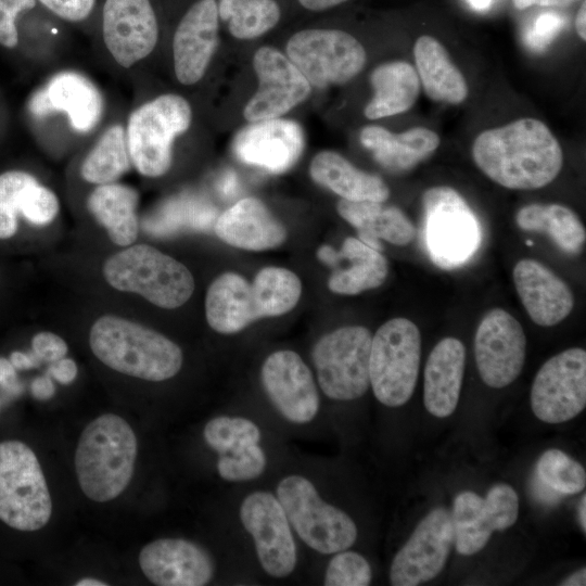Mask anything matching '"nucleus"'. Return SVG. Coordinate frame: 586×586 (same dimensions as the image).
Listing matches in <instances>:
<instances>
[{"label":"nucleus","instance_id":"nucleus-1","mask_svg":"<svg viewBox=\"0 0 586 586\" xmlns=\"http://www.w3.org/2000/svg\"><path fill=\"white\" fill-rule=\"evenodd\" d=\"M476 166L493 181L513 190L549 184L563 165V152L550 129L525 117L481 132L472 145Z\"/></svg>","mask_w":586,"mask_h":586},{"label":"nucleus","instance_id":"nucleus-2","mask_svg":"<svg viewBox=\"0 0 586 586\" xmlns=\"http://www.w3.org/2000/svg\"><path fill=\"white\" fill-rule=\"evenodd\" d=\"M138 443L130 424L118 415L104 413L81 432L74 464L81 492L92 501L107 502L129 485Z\"/></svg>","mask_w":586,"mask_h":586},{"label":"nucleus","instance_id":"nucleus-3","mask_svg":"<svg viewBox=\"0 0 586 586\" xmlns=\"http://www.w3.org/2000/svg\"><path fill=\"white\" fill-rule=\"evenodd\" d=\"M89 343L94 356L109 368L146 381L171 379L183 361L180 347L171 340L112 315L102 316L92 324Z\"/></svg>","mask_w":586,"mask_h":586},{"label":"nucleus","instance_id":"nucleus-4","mask_svg":"<svg viewBox=\"0 0 586 586\" xmlns=\"http://www.w3.org/2000/svg\"><path fill=\"white\" fill-rule=\"evenodd\" d=\"M103 275L114 289L138 293L168 309L183 305L194 291V279L183 264L146 244L132 245L107 258Z\"/></svg>","mask_w":586,"mask_h":586},{"label":"nucleus","instance_id":"nucleus-5","mask_svg":"<svg viewBox=\"0 0 586 586\" xmlns=\"http://www.w3.org/2000/svg\"><path fill=\"white\" fill-rule=\"evenodd\" d=\"M279 499L295 535L310 549L333 555L352 547L358 536L354 520L327 502L305 475L289 474L276 486Z\"/></svg>","mask_w":586,"mask_h":586},{"label":"nucleus","instance_id":"nucleus-6","mask_svg":"<svg viewBox=\"0 0 586 586\" xmlns=\"http://www.w3.org/2000/svg\"><path fill=\"white\" fill-rule=\"evenodd\" d=\"M52 498L35 451L24 442L0 443V521L9 527L34 532L52 515Z\"/></svg>","mask_w":586,"mask_h":586},{"label":"nucleus","instance_id":"nucleus-7","mask_svg":"<svg viewBox=\"0 0 586 586\" xmlns=\"http://www.w3.org/2000/svg\"><path fill=\"white\" fill-rule=\"evenodd\" d=\"M188 101L175 93L156 97L137 107L126 126L131 164L142 176L160 177L171 164L174 140L190 126Z\"/></svg>","mask_w":586,"mask_h":586},{"label":"nucleus","instance_id":"nucleus-8","mask_svg":"<svg viewBox=\"0 0 586 586\" xmlns=\"http://www.w3.org/2000/svg\"><path fill=\"white\" fill-rule=\"evenodd\" d=\"M421 357V335L407 318H393L372 336L369 378L375 398L387 407L406 404L413 394Z\"/></svg>","mask_w":586,"mask_h":586},{"label":"nucleus","instance_id":"nucleus-9","mask_svg":"<svg viewBox=\"0 0 586 586\" xmlns=\"http://www.w3.org/2000/svg\"><path fill=\"white\" fill-rule=\"evenodd\" d=\"M424 238L435 265L453 269L464 264L481 243L479 221L464 199L450 187H433L422 195Z\"/></svg>","mask_w":586,"mask_h":586},{"label":"nucleus","instance_id":"nucleus-10","mask_svg":"<svg viewBox=\"0 0 586 586\" xmlns=\"http://www.w3.org/2000/svg\"><path fill=\"white\" fill-rule=\"evenodd\" d=\"M372 335L362 326H348L321 336L311 358L322 393L333 400H354L370 386L369 359Z\"/></svg>","mask_w":586,"mask_h":586},{"label":"nucleus","instance_id":"nucleus-11","mask_svg":"<svg viewBox=\"0 0 586 586\" xmlns=\"http://www.w3.org/2000/svg\"><path fill=\"white\" fill-rule=\"evenodd\" d=\"M286 53L307 81L317 88L349 81L367 61L361 43L339 29L298 31L289 39Z\"/></svg>","mask_w":586,"mask_h":586},{"label":"nucleus","instance_id":"nucleus-12","mask_svg":"<svg viewBox=\"0 0 586 586\" xmlns=\"http://www.w3.org/2000/svg\"><path fill=\"white\" fill-rule=\"evenodd\" d=\"M240 522L253 540L258 562L272 578L290 576L297 548L290 521L277 496L268 491L247 494L239 509Z\"/></svg>","mask_w":586,"mask_h":586},{"label":"nucleus","instance_id":"nucleus-13","mask_svg":"<svg viewBox=\"0 0 586 586\" xmlns=\"http://www.w3.org/2000/svg\"><path fill=\"white\" fill-rule=\"evenodd\" d=\"M531 408L537 419L557 424L579 415L586 406V352L565 349L537 371L531 388Z\"/></svg>","mask_w":586,"mask_h":586},{"label":"nucleus","instance_id":"nucleus-14","mask_svg":"<svg viewBox=\"0 0 586 586\" xmlns=\"http://www.w3.org/2000/svg\"><path fill=\"white\" fill-rule=\"evenodd\" d=\"M519 508L515 489L506 483L493 485L486 497L471 491L457 494L450 513L457 551L462 556L481 551L493 532H502L517 522Z\"/></svg>","mask_w":586,"mask_h":586},{"label":"nucleus","instance_id":"nucleus-15","mask_svg":"<svg viewBox=\"0 0 586 586\" xmlns=\"http://www.w3.org/2000/svg\"><path fill=\"white\" fill-rule=\"evenodd\" d=\"M454 545L450 512L437 507L416 526L390 566L393 586H417L435 578L444 569Z\"/></svg>","mask_w":586,"mask_h":586},{"label":"nucleus","instance_id":"nucleus-16","mask_svg":"<svg viewBox=\"0 0 586 586\" xmlns=\"http://www.w3.org/2000/svg\"><path fill=\"white\" fill-rule=\"evenodd\" d=\"M526 356V337L520 322L501 308L489 310L474 337V358L482 381L502 388L521 373Z\"/></svg>","mask_w":586,"mask_h":586},{"label":"nucleus","instance_id":"nucleus-17","mask_svg":"<svg viewBox=\"0 0 586 586\" xmlns=\"http://www.w3.org/2000/svg\"><path fill=\"white\" fill-rule=\"evenodd\" d=\"M260 380L269 402L288 422L302 425L317 417L320 408L317 384L297 353L290 349L271 353L262 366Z\"/></svg>","mask_w":586,"mask_h":586},{"label":"nucleus","instance_id":"nucleus-18","mask_svg":"<svg viewBox=\"0 0 586 586\" xmlns=\"http://www.w3.org/2000/svg\"><path fill=\"white\" fill-rule=\"evenodd\" d=\"M253 65L259 82L243 111L250 123L278 118L309 95L310 84L280 51L262 47Z\"/></svg>","mask_w":586,"mask_h":586},{"label":"nucleus","instance_id":"nucleus-19","mask_svg":"<svg viewBox=\"0 0 586 586\" xmlns=\"http://www.w3.org/2000/svg\"><path fill=\"white\" fill-rule=\"evenodd\" d=\"M102 36L114 61L129 68L155 48L158 25L150 0H105Z\"/></svg>","mask_w":586,"mask_h":586},{"label":"nucleus","instance_id":"nucleus-20","mask_svg":"<svg viewBox=\"0 0 586 586\" xmlns=\"http://www.w3.org/2000/svg\"><path fill=\"white\" fill-rule=\"evenodd\" d=\"M143 575L157 586H204L215 574V561L201 545L184 538H158L139 552Z\"/></svg>","mask_w":586,"mask_h":586},{"label":"nucleus","instance_id":"nucleus-21","mask_svg":"<svg viewBox=\"0 0 586 586\" xmlns=\"http://www.w3.org/2000/svg\"><path fill=\"white\" fill-rule=\"evenodd\" d=\"M303 149L301 126L280 118L256 122L239 131L233 140V151L240 161L272 174L290 169Z\"/></svg>","mask_w":586,"mask_h":586},{"label":"nucleus","instance_id":"nucleus-22","mask_svg":"<svg viewBox=\"0 0 586 586\" xmlns=\"http://www.w3.org/2000/svg\"><path fill=\"white\" fill-rule=\"evenodd\" d=\"M218 43V4L199 0L179 22L173 40L175 74L193 85L204 76Z\"/></svg>","mask_w":586,"mask_h":586},{"label":"nucleus","instance_id":"nucleus-23","mask_svg":"<svg viewBox=\"0 0 586 586\" xmlns=\"http://www.w3.org/2000/svg\"><path fill=\"white\" fill-rule=\"evenodd\" d=\"M513 282L526 313L538 326H556L573 309L574 296L569 285L535 259L517 263Z\"/></svg>","mask_w":586,"mask_h":586},{"label":"nucleus","instance_id":"nucleus-24","mask_svg":"<svg viewBox=\"0 0 586 586\" xmlns=\"http://www.w3.org/2000/svg\"><path fill=\"white\" fill-rule=\"evenodd\" d=\"M29 110L39 117L54 111L64 112L75 130L88 132L101 118L102 99L95 86L85 76L64 72L52 77L43 89L33 95Z\"/></svg>","mask_w":586,"mask_h":586},{"label":"nucleus","instance_id":"nucleus-25","mask_svg":"<svg viewBox=\"0 0 586 586\" xmlns=\"http://www.w3.org/2000/svg\"><path fill=\"white\" fill-rule=\"evenodd\" d=\"M466 366V347L456 337L441 340L431 351L423 381V404L436 418H446L457 408Z\"/></svg>","mask_w":586,"mask_h":586},{"label":"nucleus","instance_id":"nucleus-26","mask_svg":"<svg viewBox=\"0 0 586 586\" xmlns=\"http://www.w3.org/2000/svg\"><path fill=\"white\" fill-rule=\"evenodd\" d=\"M215 233L234 247L263 251L279 246L285 228L255 198H245L225 211L215 222Z\"/></svg>","mask_w":586,"mask_h":586},{"label":"nucleus","instance_id":"nucleus-27","mask_svg":"<svg viewBox=\"0 0 586 586\" xmlns=\"http://www.w3.org/2000/svg\"><path fill=\"white\" fill-rule=\"evenodd\" d=\"M360 142L384 168L405 171L431 155L438 148L441 139L436 132L424 127L393 133L380 126H366L360 132Z\"/></svg>","mask_w":586,"mask_h":586},{"label":"nucleus","instance_id":"nucleus-28","mask_svg":"<svg viewBox=\"0 0 586 586\" xmlns=\"http://www.w3.org/2000/svg\"><path fill=\"white\" fill-rule=\"evenodd\" d=\"M205 314L211 328L219 333L241 331L259 319L252 284L234 272H225L209 285Z\"/></svg>","mask_w":586,"mask_h":586},{"label":"nucleus","instance_id":"nucleus-29","mask_svg":"<svg viewBox=\"0 0 586 586\" xmlns=\"http://www.w3.org/2000/svg\"><path fill=\"white\" fill-rule=\"evenodd\" d=\"M336 208L340 216L358 230L359 240L375 250L381 249L379 239L394 245H406L415 238L413 224L395 206L341 199Z\"/></svg>","mask_w":586,"mask_h":586},{"label":"nucleus","instance_id":"nucleus-30","mask_svg":"<svg viewBox=\"0 0 586 586\" xmlns=\"http://www.w3.org/2000/svg\"><path fill=\"white\" fill-rule=\"evenodd\" d=\"M335 260L347 263V266H335L328 280L329 289L337 294L355 295L380 286L386 279L388 265L386 258L357 238L344 240L339 252L333 250L327 265Z\"/></svg>","mask_w":586,"mask_h":586},{"label":"nucleus","instance_id":"nucleus-31","mask_svg":"<svg viewBox=\"0 0 586 586\" xmlns=\"http://www.w3.org/2000/svg\"><path fill=\"white\" fill-rule=\"evenodd\" d=\"M419 80L436 102L459 104L468 97V85L446 48L434 37H419L413 47Z\"/></svg>","mask_w":586,"mask_h":586},{"label":"nucleus","instance_id":"nucleus-32","mask_svg":"<svg viewBox=\"0 0 586 586\" xmlns=\"http://www.w3.org/2000/svg\"><path fill=\"white\" fill-rule=\"evenodd\" d=\"M309 171L317 183L347 201L383 203L390 195L388 187L380 177L359 170L333 151L318 153L311 161Z\"/></svg>","mask_w":586,"mask_h":586},{"label":"nucleus","instance_id":"nucleus-33","mask_svg":"<svg viewBox=\"0 0 586 586\" xmlns=\"http://www.w3.org/2000/svg\"><path fill=\"white\" fill-rule=\"evenodd\" d=\"M374 95L364 114L369 119L393 116L408 111L420 91V80L415 67L405 61L379 65L370 76Z\"/></svg>","mask_w":586,"mask_h":586},{"label":"nucleus","instance_id":"nucleus-34","mask_svg":"<svg viewBox=\"0 0 586 586\" xmlns=\"http://www.w3.org/2000/svg\"><path fill=\"white\" fill-rule=\"evenodd\" d=\"M138 193L122 183L99 184L88 198V208L119 246L130 245L138 235Z\"/></svg>","mask_w":586,"mask_h":586},{"label":"nucleus","instance_id":"nucleus-35","mask_svg":"<svg viewBox=\"0 0 586 586\" xmlns=\"http://www.w3.org/2000/svg\"><path fill=\"white\" fill-rule=\"evenodd\" d=\"M518 227L547 234L563 252L577 254L586 241V230L578 216L569 207L550 203H533L515 214Z\"/></svg>","mask_w":586,"mask_h":586},{"label":"nucleus","instance_id":"nucleus-36","mask_svg":"<svg viewBox=\"0 0 586 586\" xmlns=\"http://www.w3.org/2000/svg\"><path fill=\"white\" fill-rule=\"evenodd\" d=\"M130 166L126 130L120 125H113L85 157L80 175L89 183L105 184L115 182Z\"/></svg>","mask_w":586,"mask_h":586},{"label":"nucleus","instance_id":"nucleus-37","mask_svg":"<svg viewBox=\"0 0 586 586\" xmlns=\"http://www.w3.org/2000/svg\"><path fill=\"white\" fill-rule=\"evenodd\" d=\"M259 318L280 316L298 302L302 284L292 271L280 267L263 268L252 283Z\"/></svg>","mask_w":586,"mask_h":586},{"label":"nucleus","instance_id":"nucleus-38","mask_svg":"<svg viewBox=\"0 0 586 586\" xmlns=\"http://www.w3.org/2000/svg\"><path fill=\"white\" fill-rule=\"evenodd\" d=\"M280 8L275 0H219L218 16L228 23L229 31L239 39L256 38L280 18Z\"/></svg>","mask_w":586,"mask_h":586},{"label":"nucleus","instance_id":"nucleus-39","mask_svg":"<svg viewBox=\"0 0 586 586\" xmlns=\"http://www.w3.org/2000/svg\"><path fill=\"white\" fill-rule=\"evenodd\" d=\"M203 437L207 446L220 456L260 443L262 431L249 418L218 416L204 425Z\"/></svg>","mask_w":586,"mask_h":586},{"label":"nucleus","instance_id":"nucleus-40","mask_svg":"<svg viewBox=\"0 0 586 586\" xmlns=\"http://www.w3.org/2000/svg\"><path fill=\"white\" fill-rule=\"evenodd\" d=\"M536 476L560 495H574L584 491V467L566 453L551 448L542 454L536 463Z\"/></svg>","mask_w":586,"mask_h":586},{"label":"nucleus","instance_id":"nucleus-41","mask_svg":"<svg viewBox=\"0 0 586 586\" xmlns=\"http://www.w3.org/2000/svg\"><path fill=\"white\" fill-rule=\"evenodd\" d=\"M267 456L262 446L252 444L218 456V475L227 482H246L259 477L266 470Z\"/></svg>","mask_w":586,"mask_h":586},{"label":"nucleus","instance_id":"nucleus-42","mask_svg":"<svg viewBox=\"0 0 586 586\" xmlns=\"http://www.w3.org/2000/svg\"><path fill=\"white\" fill-rule=\"evenodd\" d=\"M372 581V570L360 553L344 549L333 553L323 575L326 586H367Z\"/></svg>","mask_w":586,"mask_h":586},{"label":"nucleus","instance_id":"nucleus-43","mask_svg":"<svg viewBox=\"0 0 586 586\" xmlns=\"http://www.w3.org/2000/svg\"><path fill=\"white\" fill-rule=\"evenodd\" d=\"M59 212V200L48 188L38 181L26 191L20 212L29 222L38 226L49 224Z\"/></svg>","mask_w":586,"mask_h":586},{"label":"nucleus","instance_id":"nucleus-44","mask_svg":"<svg viewBox=\"0 0 586 586\" xmlns=\"http://www.w3.org/2000/svg\"><path fill=\"white\" fill-rule=\"evenodd\" d=\"M36 178L21 170H9L0 175V208L18 213L27 189L36 182Z\"/></svg>","mask_w":586,"mask_h":586},{"label":"nucleus","instance_id":"nucleus-45","mask_svg":"<svg viewBox=\"0 0 586 586\" xmlns=\"http://www.w3.org/2000/svg\"><path fill=\"white\" fill-rule=\"evenodd\" d=\"M36 0H0V46L14 49L18 43L16 17L35 8Z\"/></svg>","mask_w":586,"mask_h":586},{"label":"nucleus","instance_id":"nucleus-46","mask_svg":"<svg viewBox=\"0 0 586 586\" xmlns=\"http://www.w3.org/2000/svg\"><path fill=\"white\" fill-rule=\"evenodd\" d=\"M564 23V18L559 14L543 13L527 30L525 41L533 48H544L562 29Z\"/></svg>","mask_w":586,"mask_h":586},{"label":"nucleus","instance_id":"nucleus-47","mask_svg":"<svg viewBox=\"0 0 586 586\" xmlns=\"http://www.w3.org/2000/svg\"><path fill=\"white\" fill-rule=\"evenodd\" d=\"M39 2L65 21L80 22L90 15L95 0H39Z\"/></svg>","mask_w":586,"mask_h":586},{"label":"nucleus","instance_id":"nucleus-48","mask_svg":"<svg viewBox=\"0 0 586 586\" xmlns=\"http://www.w3.org/2000/svg\"><path fill=\"white\" fill-rule=\"evenodd\" d=\"M31 347L39 360L46 362L58 361L67 354L65 341L51 332L37 333L31 340Z\"/></svg>","mask_w":586,"mask_h":586},{"label":"nucleus","instance_id":"nucleus-49","mask_svg":"<svg viewBox=\"0 0 586 586\" xmlns=\"http://www.w3.org/2000/svg\"><path fill=\"white\" fill-rule=\"evenodd\" d=\"M77 365L71 358H61L58 361L52 362L49 368V373L61 384L72 383L77 375Z\"/></svg>","mask_w":586,"mask_h":586},{"label":"nucleus","instance_id":"nucleus-50","mask_svg":"<svg viewBox=\"0 0 586 586\" xmlns=\"http://www.w3.org/2000/svg\"><path fill=\"white\" fill-rule=\"evenodd\" d=\"M30 391L36 399L47 400L54 395L55 387L50 377L43 375L33 381Z\"/></svg>","mask_w":586,"mask_h":586},{"label":"nucleus","instance_id":"nucleus-51","mask_svg":"<svg viewBox=\"0 0 586 586\" xmlns=\"http://www.w3.org/2000/svg\"><path fill=\"white\" fill-rule=\"evenodd\" d=\"M17 230V213L0 208V239H9Z\"/></svg>","mask_w":586,"mask_h":586},{"label":"nucleus","instance_id":"nucleus-52","mask_svg":"<svg viewBox=\"0 0 586 586\" xmlns=\"http://www.w3.org/2000/svg\"><path fill=\"white\" fill-rule=\"evenodd\" d=\"M10 361L17 370H27L39 366L40 360L34 354L15 351L10 355Z\"/></svg>","mask_w":586,"mask_h":586},{"label":"nucleus","instance_id":"nucleus-53","mask_svg":"<svg viewBox=\"0 0 586 586\" xmlns=\"http://www.w3.org/2000/svg\"><path fill=\"white\" fill-rule=\"evenodd\" d=\"M533 492L535 496L547 504H555L559 500L561 496L559 493L544 484L536 475L532 482Z\"/></svg>","mask_w":586,"mask_h":586},{"label":"nucleus","instance_id":"nucleus-54","mask_svg":"<svg viewBox=\"0 0 586 586\" xmlns=\"http://www.w3.org/2000/svg\"><path fill=\"white\" fill-rule=\"evenodd\" d=\"M16 382V369L7 358H0V385L12 387Z\"/></svg>","mask_w":586,"mask_h":586},{"label":"nucleus","instance_id":"nucleus-55","mask_svg":"<svg viewBox=\"0 0 586 586\" xmlns=\"http://www.w3.org/2000/svg\"><path fill=\"white\" fill-rule=\"evenodd\" d=\"M513 4L519 10L527 9L532 5L539 7H565L577 0H512Z\"/></svg>","mask_w":586,"mask_h":586},{"label":"nucleus","instance_id":"nucleus-56","mask_svg":"<svg viewBox=\"0 0 586 586\" xmlns=\"http://www.w3.org/2000/svg\"><path fill=\"white\" fill-rule=\"evenodd\" d=\"M347 0H298V2L306 9L311 11H322L337 4H341Z\"/></svg>","mask_w":586,"mask_h":586},{"label":"nucleus","instance_id":"nucleus-57","mask_svg":"<svg viewBox=\"0 0 586 586\" xmlns=\"http://www.w3.org/2000/svg\"><path fill=\"white\" fill-rule=\"evenodd\" d=\"M586 2L583 0L575 17V28L582 40H586Z\"/></svg>","mask_w":586,"mask_h":586},{"label":"nucleus","instance_id":"nucleus-58","mask_svg":"<svg viewBox=\"0 0 586 586\" xmlns=\"http://www.w3.org/2000/svg\"><path fill=\"white\" fill-rule=\"evenodd\" d=\"M560 585L564 586H584L586 585V569L582 568L577 570L576 572L569 575L566 578L560 583Z\"/></svg>","mask_w":586,"mask_h":586},{"label":"nucleus","instance_id":"nucleus-59","mask_svg":"<svg viewBox=\"0 0 586 586\" xmlns=\"http://www.w3.org/2000/svg\"><path fill=\"white\" fill-rule=\"evenodd\" d=\"M585 512H586V496L583 495L579 500L577 515H578L579 525L584 533L586 532V513Z\"/></svg>","mask_w":586,"mask_h":586},{"label":"nucleus","instance_id":"nucleus-60","mask_svg":"<svg viewBox=\"0 0 586 586\" xmlns=\"http://www.w3.org/2000/svg\"><path fill=\"white\" fill-rule=\"evenodd\" d=\"M76 586H107V583H104L103 581L92 578V577H85L79 579L76 584Z\"/></svg>","mask_w":586,"mask_h":586},{"label":"nucleus","instance_id":"nucleus-61","mask_svg":"<svg viewBox=\"0 0 586 586\" xmlns=\"http://www.w3.org/2000/svg\"><path fill=\"white\" fill-rule=\"evenodd\" d=\"M471 7L475 10H485L487 9L493 0H468Z\"/></svg>","mask_w":586,"mask_h":586}]
</instances>
